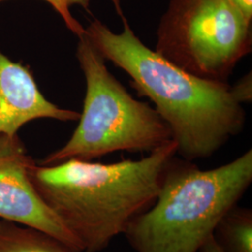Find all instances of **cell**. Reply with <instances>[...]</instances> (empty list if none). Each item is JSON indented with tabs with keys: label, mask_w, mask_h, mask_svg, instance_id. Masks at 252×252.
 Listing matches in <instances>:
<instances>
[{
	"label": "cell",
	"mask_w": 252,
	"mask_h": 252,
	"mask_svg": "<svg viewBox=\"0 0 252 252\" xmlns=\"http://www.w3.org/2000/svg\"><path fill=\"white\" fill-rule=\"evenodd\" d=\"M111 2L124 30L114 33L94 19L85 34L106 60L129 75L139 96L152 100L171 130L177 155L190 162L208 158L240 134L246 123L243 104L252 98V73L234 85L189 74L145 45L121 0Z\"/></svg>",
	"instance_id": "cell-1"
},
{
	"label": "cell",
	"mask_w": 252,
	"mask_h": 252,
	"mask_svg": "<svg viewBox=\"0 0 252 252\" xmlns=\"http://www.w3.org/2000/svg\"><path fill=\"white\" fill-rule=\"evenodd\" d=\"M176 155L177 144L171 140L139 160L101 163L69 159L51 165L35 162L30 179L81 252H100L152 206Z\"/></svg>",
	"instance_id": "cell-2"
},
{
	"label": "cell",
	"mask_w": 252,
	"mask_h": 252,
	"mask_svg": "<svg viewBox=\"0 0 252 252\" xmlns=\"http://www.w3.org/2000/svg\"><path fill=\"white\" fill-rule=\"evenodd\" d=\"M252 182V149L212 169L176 155L152 206L135 217L124 235L136 252H199Z\"/></svg>",
	"instance_id": "cell-3"
},
{
	"label": "cell",
	"mask_w": 252,
	"mask_h": 252,
	"mask_svg": "<svg viewBox=\"0 0 252 252\" xmlns=\"http://www.w3.org/2000/svg\"><path fill=\"white\" fill-rule=\"evenodd\" d=\"M78 38L76 56L86 81L80 123L63 147L37 163L92 161L116 152L153 153L173 140L169 126L157 110L135 99L109 72L107 60L85 30Z\"/></svg>",
	"instance_id": "cell-4"
},
{
	"label": "cell",
	"mask_w": 252,
	"mask_h": 252,
	"mask_svg": "<svg viewBox=\"0 0 252 252\" xmlns=\"http://www.w3.org/2000/svg\"><path fill=\"white\" fill-rule=\"evenodd\" d=\"M252 46V22L231 0H171L154 51L198 78L228 81Z\"/></svg>",
	"instance_id": "cell-5"
},
{
	"label": "cell",
	"mask_w": 252,
	"mask_h": 252,
	"mask_svg": "<svg viewBox=\"0 0 252 252\" xmlns=\"http://www.w3.org/2000/svg\"><path fill=\"white\" fill-rule=\"evenodd\" d=\"M34 162L18 135H0V220L39 229L81 252L72 234L36 192L30 179Z\"/></svg>",
	"instance_id": "cell-6"
},
{
	"label": "cell",
	"mask_w": 252,
	"mask_h": 252,
	"mask_svg": "<svg viewBox=\"0 0 252 252\" xmlns=\"http://www.w3.org/2000/svg\"><path fill=\"white\" fill-rule=\"evenodd\" d=\"M80 115L46 99L29 68L0 52V135H18L22 126L36 119L69 122Z\"/></svg>",
	"instance_id": "cell-7"
},
{
	"label": "cell",
	"mask_w": 252,
	"mask_h": 252,
	"mask_svg": "<svg viewBox=\"0 0 252 252\" xmlns=\"http://www.w3.org/2000/svg\"><path fill=\"white\" fill-rule=\"evenodd\" d=\"M0 252H80L54 235L0 220Z\"/></svg>",
	"instance_id": "cell-8"
},
{
	"label": "cell",
	"mask_w": 252,
	"mask_h": 252,
	"mask_svg": "<svg viewBox=\"0 0 252 252\" xmlns=\"http://www.w3.org/2000/svg\"><path fill=\"white\" fill-rule=\"evenodd\" d=\"M213 236L223 252H252V209L232 207L219 221Z\"/></svg>",
	"instance_id": "cell-9"
},
{
	"label": "cell",
	"mask_w": 252,
	"mask_h": 252,
	"mask_svg": "<svg viewBox=\"0 0 252 252\" xmlns=\"http://www.w3.org/2000/svg\"><path fill=\"white\" fill-rule=\"evenodd\" d=\"M4 0H0L2 2ZM50 4L52 8L63 19L65 27H67L75 36H81L84 33L85 28L81 26L77 19L74 18L71 12L70 7L67 5L66 0H43Z\"/></svg>",
	"instance_id": "cell-10"
},
{
	"label": "cell",
	"mask_w": 252,
	"mask_h": 252,
	"mask_svg": "<svg viewBox=\"0 0 252 252\" xmlns=\"http://www.w3.org/2000/svg\"><path fill=\"white\" fill-rule=\"evenodd\" d=\"M246 18L252 22V0H231Z\"/></svg>",
	"instance_id": "cell-11"
},
{
	"label": "cell",
	"mask_w": 252,
	"mask_h": 252,
	"mask_svg": "<svg viewBox=\"0 0 252 252\" xmlns=\"http://www.w3.org/2000/svg\"><path fill=\"white\" fill-rule=\"evenodd\" d=\"M199 252H223L222 250L220 249V247L219 246V244L217 243L214 236H210L206 243L202 246V248L200 249Z\"/></svg>",
	"instance_id": "cell-12"
},
{
	"label": "cell",
	"mask_w": 252,
	"mask_h": 252,
	"mask_svg": "<svg viewBox=\"0 0 252 252\" xmlns=\"http://www.w3.org/2000/svg\"><path fill=\"white\" fill-rule=\"evenodd\" d=\"M67 5L69 7L74 6V5H78L81 6V8H83L86 10L89 9V5H90V0H66Z\"/></svg>",
	"instance_id": "cell-13"
}]
</instances>
